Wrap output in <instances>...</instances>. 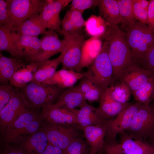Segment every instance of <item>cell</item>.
Returning a JSON list of instances; mask_svg holds the SVG:
<instances>
[{
	"label": "cell",
	"mask_w": 154,
	"mask_h": 154,
	"mask_svg": "<svg viewBox=\"0 0 154 154\" xmlns=\"http://www.w3.org/2000/svg\"><path fill=\"white\" fill-rule=\"evenodd\" d=\"M107 25L106 29L103 37L108 44L114 78L117 80L125 70L136 63L127 42L125 32L117 25H112L107 23Z\"/></svg>",
	"instance_id": "cell-1"
},
{
	"label": "cell",
	"mask_w": 154,
	"mask_h": 154,
	"mask_svg": "<svg viewBox=\"0 0 154 154\" xmlns=\"http://www.w3.org/2000/svg\"><path fill=\"white\" fill-rule=\"evenodd\" d=\"M127 44L137 63L154 43V29L136 21L125 29Z\"/></svg>",
	"instance_id": "cell-2"
},
{
	"label": "cell",
	"mask_w": 154,
	"mask_h": 154,
	"mask_svg": "<svg viewBox=\"0 0 154 154\" xmlns=\"http://www.w3.org/2000/svg\"><path fill=\"white\" fill-rule=\"evenodd\" d=\"M19 89L30 107L34 109L53 105L65 89L56 85L32 82Z\"/></svg>",
	"instance_id": "cell-3"
},
{
	"label": "cell",
	"mask_w": 154,
	"mask_h": 154,
	"mask_svg": "<svg viewBox=\"0 0 154 154\" xmlns=\"http://www.w3.org/2000/svg\"><path fill=\"white\" fill-rule=\"evenodd\" d=\"M84 72V77L104 91L112 84L114 81L113 68L108 55V44L105 41L99 54Z\"/></svg>",
	"instance_id": "cell-4"
},
{
	"label": "cell",
	"mask_w": 154,
	"mask_h": 154,
	"mask_svg": "<svg viewBox=\"0 0 154 154\" xmlns=\"http://www.w3.org/2000/svg\"><path fill=\"white\" fill-rule=\"evenodd\" d=\"M10 29L40 15L46 5L45 0H7Z\"/></svg>",
	"instance_id": "cell-5"
},
{
	"label": "cell",
	"mask_w": 154,
	"mask_h": 154,
	"mask_svg": "<svg viewBox=\"0 0 154 154\" xmlns=\"http://www.w3.org/2000/svg\"><path fill=\"white\" fill-rule=\"evenodd\" d=\"M124 132L133 139L148 142L154 134V108L144 105Z\"/></svg>",
	"instance_id": "cell-6"
},
{
	"label": "cell",
	"mask_w": 154,
	"mask_h": 154,
	"mask_svg": "<svg viewBox=\"0 0 154 154\" xmlns=\"http://www.w3.org/2000/svg\"><path fill=\"white\" fill-rule=\"evenodd\" d=\"M47 123H42L40 129L45 133L49 142L62 150L74 140L82 136L81 130L77 125Z\"/></svg>",
	"instance_id": "cell-7"
},
{
	"label": "cell",
	"mask_w": 154,
	"mask_h": 154,
	"mask_svg": "<svg viewBox=\"0 0 154 154\" xmlns=\"http://www.w3.org/2000/svg\"><path fill=\"white\" fill-rule=\"evenodd\" d=\"M144 105L137 102L131 103L115 118L106 121L105 141H116L117 135L129 127L137 113Z\"/></svg>",
	"instance_id": "cell-8"
},
{
	"label": "cell",
	"mask_w": 154,
	"mask_h": 154,
	"mask_svg": "<svg viewBox=\"0 0 154 154\" xmlns=\"http://www.w3.org/2000/svg\"><path fill=\"white\" fill-rule=\"evenodd\" d=\"M63 35L65 46L61 62L62 69L76 71L81 60L85 37L81 33Z\"/></svg>",
	"instance_id": "cell-9"
},
{
	"label": "cell",
	"mask_w": 154,
	"mask_h": 154,
	"mask_svg": "<svg viewBox=\"0 0 154 154\" xmlns=\"http://www.w3.org/2000/svg\"><path fill=\"white\" fill-rule=\"evenodd\" d=\"M31 109L22 92L15 88L9 101L0 112L1 132L20 116Z\"/></svg>",
	"instance_id": "cell-10"
},
{
	"label": "cell",
	"mask_w": 154,
	"mask_h": 154,
	"mask_svg": "<svg viewBox=\"0 0 154 154\" xmlns=\"http://www.w3.org/2000/svg\"><path fill=\"white\" fill-rule=\"evenodd\" d=\"M32 109L20 116L1 132V143L15 144L28 124L40 115Z\"/></svg>",
	"instance_id": "cell-11"
},
{
	"label": "cell",
	"mask_w": 154,
	"mask_h": 154,
	"mask_svg": "<svg viewBox=\"0 0 154 154\" xmlns=\"http://www.w3.org/2000/svg\"><path fill=\"white\" fill-rule=\"evenodd\" d=\"M40 39L41 48L33 62L38 63L49 59L53 55L62 53L65 49L64 40L60 39L56 32L53 30H46Z\"/></svg>",
	"instance_id": "cell-12"
},
{
	"label": "cell",
	"mask_w": 154,
	"mask_h": 154,
	"mask_svg": "<svg viewBox=\"0 0 154 154\" xmlns=\"http://www.w3.org/2000/svg\"><path fill=\"white\" fill-rule=\"evenodd\" d=\"M72 1L54 0L50 4H47L46 2V5L40 15L46 28L58 32L62 35L60 14L61 11Z\"/></svg>",
	"instance_id": "cell-13"
},
{
	"label": "cell",
	"mask_w": 154,
	"mask_h": 154,
	"mask_svg": "<svg viewBox=\"0 0 154 154\" xmlns=\"http://www.w3.org/2000/svg\"><path fill=\"white\" fill-rule=\"evenodd\" d=\"M153 76L149 72L135 63L125 70L118 79L125 84L131 92L141 88Z\"/></svg>",
	"instance_id": "cell-14"
},
{
	"label": "cell",
	"mask_w": 154,
	"mask_h": 154,
	"mask_svg": "<svg viewBox=\"0 0 154 154\" xmlns=\"http://www.w3.org/2000/svg\"><path fill=\"white\" fill-rule=\"evenodd\" d=\"M11 30L13 40L25 62H33L41 48L40 39L37 37L21 35Z\"/></svg>",
	"instance_id": "cell-15"
},
{
	"label": "cell",
	"mask_w": 154,
	"mask_h": 154,
	"mask_svg": "<svg viewBox=\"0 0 154 154\" xmlns=\"http://www.w3.org/2000/svg\"><path fill=\"white\" fill-rule=\"evenodd\" d=\"M48 142L45 133L40 128L37 132L21 138L14 145L26 154H42Z\"/></svg>",
	"instance_id": "cell-16"
},
{
	"label": "cell",
	"mask_w": 154,
	"mask_h": 154,
	"mask_svg": "<svg viewBox=\"0 0 154 154\" xmlns=\"http://www.w3.org/2000/svg\"><path fill=\"white\" fill-rule=\"evenodd\" d=\"M100 104L96 108V113L105 121L113 119L131 103H118L111 98L107 88L103 93L99 100Z\"/></svg>",
	"instance_id": "cell-17"
},
{
	"label": "cell",
	"mask_w": 154,
	"mask_h": 154,
	"mask_svg": "<svg viewBox=\"0 0 154 154\" xmlns=\"http://www.w3.org/2000/svg\"><path fill=\"white\" fill-rule=\"evenodd\" d=\"M42 108V113L48 123L56 125H77L75 115L71 110L54 105Z\"/></svg>",
	"instance_id": "cell-18"
},
{
	"label": "cell",
	"mask_w": 154,
	"mask_h": 154,
	"mask_svg": "<svg viewBox=\"0 0 154 154\" xmlns=\"http://www.w3.org/2000/svg\"><path fill=\"white\" fill-rule=\"evenodd\" d=\"M105 123L79 127L90 146V151L94 154L103 150L106 134Z\"/></svg>",
	"instance_id": "cell-19"
},
{
	"label": "cell",
	"mask_w": 154,
	"mask_h": 154,
	"mask_svg": "<svg viewBox=\"0 0 154 154\" xmlns=\"http://www.w3.org/2000/svg\"><path fill=\"white\" fill-rule=\"evenodd\" d=\"M88 104L78 84L65 89L53 105L71 110L81 108Z\"/></svg>",
	"instance_id": "cell-20"
},
{
	"label": "cell",
	"mask_w": 154,
	"mask_h": 154,
	"mask_svg": "<svg viewBox=\"0 0 154 154\" xmlns=\"http://www.w3.org/2000/svg\"><path fill=\"white\" fill-rule=\"evenodd\" d=\"M102 36H95L85 40L82 47L81 60L76 72H81L82 69L88 68L93 62L102 49Z\"/></svg>",
	"instance_id": "cell-21"
},
{
	"label": "cell",
	"mask_w": 154,
	"mask_h": 154,
	"mask_svg": "<svg viewBox=\"0 0 154 154\" xmlns=\"http://www.w3.org/2000/svg\"><path fill=\"white\" fill-rule=\"evenodd\" d=\"M120 134L119 144L125 154H154V149L149 142L133 139L125 132Z\"/></svg>",
	"instance_id": "cell-22"
},
{
	"label": "cell",
	"mask_w": 154,
	"mask_h": 154,
	"mask_svg": "<svg viewBox=\"0 0 154 154\" xmlns=\"http://www.w3.org/2000/svg\"><path fill=\"white\" fill-rule=\"evenodd\" d=\"M84 77V72L62 69L56 71L52 77L42 84L56 85L65 89L74 86L78 80Z\"/></svg>",
	"instance_id": "cell-23"
},
{
	"label": "cell",
	"mask_w": 154,
	"mask_h": 154,
	"mask_svg": "<svg viewBox=\"0 0 154 154\" xmlns=\"http://www.w3.org/2000/svg\"><path fill=\"white\" fill-rule=\"evenodd\" d=\"M38 65V63L35 62L22 64L13 75L10 84L18 88L25 86L32 81Z\"/></svg>",
	"instance_id": "cell-24"
},
{
	"label": "cell",
	"mask_w": 154,
	"mask_h": 154,
	"mask_svg": "<svg viewBox=\"0 0 154 154\" xmlns=\"http://www.w3.org/2000/svg\"><path fill=\"white\" fill-rule=\"evenodd\" d=\"M96 109L88 104L79 109L71 110L75 115L77 125L82 127L105 123L96 113Z\"/></svg>",
	"instance_id": "cell-25"
},
{
	"label": "cell",
	"mask_w": 154,
	"mask_h": 154,
	"mask_svg": "<svg viewBox=\"0 0 154 154\" xmlns=\"http://www.w3.org/2000/svg\"><path fill=\"white\" fill-rule=\"evenodd\" d=\"M63 52L57 58L48 59L38 63V66L31 82L43 84L46 80L52 77L61 63Z\"/></svg>",
	"instance_id": "cell-26"
},
{
	"label": "cell",
	"mask_w": 154,
	"mask_h": 154,
	"mask_svg": "<svg viewBox=\"0 0 154 154\" xmlns=\"http://www.w3.org/2000/svg\"><path fill=\"white\" fill-rule=\"evenodd\" d=\"M46 29L39 15L10 29L19 34L37 37L39 35L43 34Z\"/></svg>",
	"instance_id": "cell-27"
},
{
	"label": "cell",
	"mask_w": 154,
	"mask_h": 154,
	"mask_svg": "<svg viewBox=\"0 0 154 154\" xmlns=\"http://www.w3.org/2000/svg\"><path fill=\"white\" fill-rule=\"evenodd\" d=\"M98 6L100 16L104 18L108 23L117 25L121 23L117 0H100Z\"/></svg>",
	"instance_id": "cell-28"
},
{
	"label": "cell",
	"mask_w": 154,
	"mask_h": 154,
	"mask_svg": "<svg viewBox=\"0 0 154 154\" xmlns=\"http://www.w3.org/2000/svg\"><path fill=\"white\" fill-rule=\"evenodd\" d=\"M22 60L6 57L0 53V83L8 84L13 75L23 64Z\"/></svg>",
	"instance_id": "cell-29"
},
{
	"label": "cell",
	"mask_w": 154,
	"mask_h": 154,
	"mask_svg": "<svg viewBox=\"0 0 154 154\" xmlns=\"http://www.w3.org/2000/svg\"><path fill=\"white\" fill-rule=\"evenodd\" d=\"M0 50L8 52L13 58L25 61L13 40L11 30L6 26L0 27Z\"/></svg>",
	"instance_id": "cell-30"
},
{
	"label": "cell",
	"mask_w": 154,
	"mask_h": 154,
	"mask_svg": "<svg viewBox=\"0 0 154 154\" xmlns=\"http://www.w3.org/2000/svg\"><path fill=\"white\" fill-rule=\"evenodd\" d=\"M107 89L112 98L121 104L128 103L132 95L129 88L118 79L115 80L112 84Z\"/></svg>",
	"instance_id": "cell-31"
},
{
	"label": "cell",
	"mask_w": 154,
	"mask_h": 154,
	"mask_svg": "<svg viewBox=\"0 0 154 154\" xmlns=\"http://www.w3.org/2000/svg\"><path fill=\"white\" fill-rule=\"evenodd\" d=\"M78 85L86 100L91 102L100 100L104 91L86 77L81 79Z\"/></svg>",
	"instance_id": "cell-32"
},
{
	"label": "cell",
	"mask_w": 154,
	"mask_h": 154,
	"mask_svg": "<svg viewBox=\"0 0 154 154\" xmlns=\"http://www.w3.org/2000/svg\"><path fill=\"white\" fill-rule=\"evenodd\" d=\"M131 94L136 102L149 105L154 99V76L141 88L132 92Z\"/></svg>",
	"instance_id": "cell-33"
},
{
	"label": "cell",
	"mask_w": 154,
	"mask_h": 154,
	"mask_svg": "<svg viewBox=\"0 0 154 154\" xmlns=\"http://www.w3.org/2000/svg\"><path fill=\"white\" fill-rule=\"evenodd\" d=\"M134 0H117L122 27L125 29L136 21L134 14Z\"/></svg>",
	"instance_id": "cell-34"
},
{
	"label": "cell",
	"mask_w": 154,
	"mask_h": 154,
	"mask_svg": "<svg viewBox=\"0 0 154 154\" xmlns=\"http://www.w3.org/2000/svg\"><path fill=\"white\" fill-rule=\"evenodd\" d=\"M84 27L87 34L92 37L103 35L106 31L107 25L101 16L92 15L86 21Z\"/></svg>",
	"instance_id": "cell-35"
},
{
	"label": "cell",
	"mask_w": 154,
	"mask_h": 154,
	"mask_svg": "<svg viewBox=\"0 0 154 154\" xmlns=\"http://www.w3.org/2000/svg\"><path fill=\"white\" fill-rule=\"evenodd\" d=\"M90 151L86 140L81 136L71 142L63 150L62 154H87Z\"/></svg>",
	"instance_id": "cell-36"
},
{
	"label": "cell",
	"mask_w": 154,
	"mask_h": 154,
	"mask_svg": "<svg viewBox=\"0 0 154 154\" xmlns=\"http://www.w3.org/2000/svg\"><path fill=\"white\" fill-rule=\"evenodd\" d=\"M149 4V1L146 0H134L133 9L135 21L147 25Z\"/></svg>",
	"instance_id": "cell-37"
},
{
	"label": "cell",
	"mask_w": 154,
	"mask_h": 154,
	"mask_svg": "<svg viewBox=\"0 0 154 154\" xmlns=\"http://www.w3.org/2000/svg\"><path fill=\"white\" fill-rule=\"evenodd\" d=\"M136 64L147 70L154 76V43Z\"/></svg>",
	"instance_id": "cell-38"
},
{
	"label": "cell",
	"mask_w": 154,
	"mask_h": 154,
	"mask_svg": "<svg viewBox=\"0 0 154 154\" xmlns=\"http://www.w3.org/2000/svg\"><path fill=\"white\" fill-rule=\"evenodd\" d=\"M15 90L10 84H0V112L9 101Z\"/></svg>",
	"instance_id": "cell-39"
},
{
	"label": "cell",
	"mask_w": 154,
	"mask_h": 154,
	"mask_svg": "<svg viewBox=\"0 0 154 154\" xmlns=\"http://www.w3.org/2000/svg\"><path fill=\"white\" fill-rule=\"evenodd\" d=\"M83 13L77 10L70 9L65 14L70 19L74 27L79 32L85 26L86 21L82 16Z\"/></svg>",
	"instance_id": "cell-40"
},
{
	"label": "cell",
	"mask_w": 154,
	"mask_h": 154,
	"mask_svg": "<svg viewBox=\"0 0 154 154\" xmlns=\"http://www.w3.org/2000/svg\"><path fill=\"white\" fill-rule=\"evenodd\" d=\"M44 119V116L42 112L38 117L28 124L22 132L17 142L21 138L38 130L41 127L42 124V121Z\"/></svg>",
	"instance_id": "cell-41"
},
{
	"label": "cell",
	"mask_w": 154,
	"mask_h": 154,
	"mask_svg": "<svg viewBox=\"0 0 154 154\" xmlns=\"http://www.w3.org/2000/svg\"><path fill=\"white\" fill-rule=\"evenodd\" d=\"M98 0H73L72 1L70 9L77 10L83 13L84 11L93 7L98 6Z\"/></svg>",
	"instance_id": "cell-42"
},
{
	"label": "cell",
	"mask_w": 154,
	"mask_h": 154,
	"mask_svg": "<svg viewBox=\"0 0 154 154\" xmlns=\"http://www.w3.org/2000/svg\"><path fill=\"white\" fill-rule=\"evenodd\" d=\"M61 27L62 35H72L81 33L77 30L70 19L66 14L61 21Z\"/></svg>",
	"instance_id": "cell-43"
},
{
	"label": "cell",
	"mask_w": 154,
	"mask_h": 154,
	"mask_svg": "<svg viewBox=\"0 0 154 154\" xmlns=\"http://www.w3.org/2000/svg\"><path fill=\"white\" fill-rule=\"evenodd\" d=\"M103 150L104 154H125L116 141H105Z\"/></svg>",
	"instance_id": "cell-44"
},
{
	"label": "cell",
	"mask_w": 154,
	"mask_h": 154,
	"mask_svg": "<svg viewBox=\"0 0 154 154\" xmlns=\"http://www.w3.org/2000/svg\"><path fill=\"white\" fill-rule=\"evenodd\" d=\"M7 0H0V27L7 26L9 19Z\"/></svg>",
	"instance_id": "cell-45"
},
{
	"label": "cell",
	"mask_w": 154,
	"mask_h": 154,
	"mask_svg": "<svg viewBox=\"0 0 154 154\" xmlns=\"http://www.w3.org/2000/svg\"><path fill=\"white\" fill-rule=\"evenodd\" d=\"M0 154H26L17 145L10 143L1 145Z\"/></svg>",
	"instance_id": "cell-46"
},
{
	"label": "cell",
	"mask_w": 154,
	"mask_h": 154,
	"mask_svg": "<svg viewBox=\"0 0 154 154\" xmlns=\"http://www.w3.org/2000/svg\"><path fill=\"white\" fill-rule=\"evenodd\" d=\"M147 25L154 29V0L149 1Z\"/></svg>",
	"instance_id": "cell-47"
},
{
	"label": "cell",
	"mask_w": 154,
	"mask_h": 154,
	"mask_svg": "<svg viewBox=\"0 0 154 154\" xmlns=\"http://www.w3.org/2000/svg\"><path fill=\"white\" fill-rule=\"evenodd\" d=\"M62 151L48 142L46 148L42 154H62Z\"/></svg>",
	"instance_id": "cell-48"
},
{
	"label": "cell",
	"mask_w": 154,
	"mask_h": 154,
	"mask_svg": "<svg viewBox=\"0 0 154 154\" xmlns=\"http://www.w3.org/2000/svg\"><path fill=\"white\" fill-rule=\"evenodd\" d=\"M148 142L154 149V134Z\"/></svg>",
	"instance_id": "cell-49"
},
{
	"label": "cell",
	"mask_w": 154,
	"mask_h": 154,
	"mask_svg": "<svg viewBox=\"0 0 154 154\" xmlns=\"http://www.w3.org/2000/svg\"><path fill=\"white\" fill-rule=\"evenodd\" d=\"M151 102H153V105H150L151 106L153 107L154 108V99Z\"/></svg>",
	"instance_id": "cell-50"
},
{
	"label": "cell",
	"mask_w": 154,
	"mask_h": 154,
	"mask_svg": "<svg viewBox=\"0 0 154 154\" xmlns=\"http://www.w3.org/2000/svg\"><path fill=\"white\" fill-rule=\"evenodd\" d=\"M87 154H94L93 153L90 151Z\"/></svg>",
	"instance_id": "cell-51"
}]
</instances>
